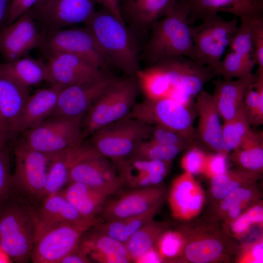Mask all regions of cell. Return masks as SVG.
<instances>
[{"mask_svg": "<svg viewBox=\"0 0 263 263\" xmlns=\"http://www.w3.org/2000/svg\"><path fill=\"white\" fill-rule=\"evenodd\" d=\"M84 24L109 69L135 76L141 69L137 40L126 24L102 7Z\"/></svg>", "mask_w": 263, "mask_h": 263, "instance_id": "obj_1", "label": "cell"}, {"mask_svg": "<svg viewBox=\"0 0 263 263\" xmlns=\"http://www.w3.org/2000/svg\"><path fill=\"white\" fill-rule=\"evenodd\" d=\"M188 13L185 0H176L170 11L151 26L144 49V58L150 65L166 58L178 56L194 60Z\"/></svg>", "mask_w": 263, "mask_h": 263, "instance_id": "obj_2", "label": "cell"}, {"mask_svg": "<svg viewBox=\"0 0 263 263\" xmlns=\"http://www.w3.org/2000/svg\"><path fill=\"white\" fill-rule=\"evenodd\" d=\"M180 225L186 244L179 261L183 263L234 262L240 243L228 235L221 225L208 216Z\"/></svg>", "mask_w": 263, "mask_h": 263, "instance_id": "obj_3", "label": "cell"}, {"mask_svg": "<svg viewBox=\"0 0 263 263\" xmlns=\"http://www.w3.org/2000/svg\"><path fill=\"white\" fill-rule=\"evenodd\" d=\"M16 190L0 202V245L13 262L30 260L35 241L34 207L18 196Z\"/></svg>", "mask_w": 263, "mask_h": 263, "instance_id": "obj_4", "label": "cell"}, {"mask_svg": "<svg viewBox=\"0 0 263 263\" xmlns=\"http://www.w3.org/2000/svg\"><path fill=\"white\" fill-rule=\"evenodd\" d=\"M139 90L135 76L115 77L83 117L81 125L85 138L102 127L127 116L136 103Z\"/></svg>", "mask_w": 263, "mask_h": 263, "instance_id": "obj_5", "label": "cell"}, {"mask_svg": "<svg viewBox=\"0 0 263 263\" xmlns=\"http://www.w3.org/2000/svg\"><path fill=\"white\" fill-rule=\"evenodd\" d=\"M201 21L199 25L190 26L194 60L208 67L216 76H219L222 56L239 24L238 18L227 20L216 14Z\"/></svg>", "mask_w": 263, "mask_h": 263, "instance_id": "obj_6", "label": "cell"}, {"mask_svg": "<svg viewBox=\"0 0 263 263\" xmlns=\"http://www.w3.org/2000/svg\"><path fill=\"white\" fill-rule=\"evenodd\" d=\"M152 126L126 116L97 130L90 144L101 156L113 162L129 158L142 141L150 136Z\"/></svg>", "mask_w": 263, "mask_h": 263, "instance_id": "obj_7", "label": "cell"}, {"mask_svg": "<svg viewBox=\"0 0 263 263\" xmlns=\"http://www.w3.org/2000/svg\"><path fill=\"white\" fill-rule=\"evenodd\" d=\"M81 122L79 119L50 116L22 133L19 142L38 151L55 154L84 140Z\"/></svg>", "mask_w": 263, "mask_h": 263, "instance_id": "obj_8", "label": "cell"}, {"mask_svg": "<svg viewBox=\"0 0 263 263\" xmlns=\"http://www.w3.org/2000/svg\"><path fill=\"white\" fill-rule=\"evenodd\" d=\"M191 107L168 97L145 99L135 103L128 115L151 126L159 125L178 132L196 141Z\"/></svg>", "mask_w": 263, "mask_h": 263, "instance_id": "obj_9", "label": "cell"}, {"mask_svg": "<svg viewBox=\"0 0 263 263\" xmlns=\"http://www.w3.org/2000/svg\"><path fill=\"white\" fill-rule=\"evenodd\" d=\"M13 151L15 168L12 178L15 189L28 197L40 201L52 154L31 149L19 141Z\"/></svg>", "mask_w": 263, "mask_h": 263, "instance_id": "obj_10", "label": "cell"}, {"mask_svg": "<svg viewBox=\"0 0 263 263\" xmlns=\"http://www.w3.org/2000/svg\"><path fill=\"white\" fill-rule=\"evenodd\" d=\"M46 56L56 53L74 55L105 71L109 68L88 29L62 28L45 33L40 47Z\"/></svg>", "mask_w": 263, "mask_h": 263, "instance_id": "obj_11", "label": "cell"}, {"mask_svg": "<svg viewBox=\"0 0 263 263\" xmlns=\"http://www.w3.org/2000/svg\"><path fill=\"white\" fill-rule=\"evenodd\" d=\"M95 0H44L32 12L44 33L85 23L95 11Z\"/></svg>", "mask_w": 263, "mask_h": 263, "instance_id": "obj_12", "label": "cell"}, {"mask_svg": "<svg viewBox=\"0 0 263 263\" xmlns=\"http://www.w3.org/2000/svg\"><path fill=\"white\" fill-rule=\"evenodd\" d=\"M91 227L64 224L48 229L36 239L30 260L34 263H59L78 248L83 235Z\"/></svg>", "mask_w": 263, "mask_h": 263, "instance_id": "obj_13", "label": "cell"}, {"mask_svg": "<svg viewBox=\"0 0 263 263\" xmlns=\"http://www.w3.org/2000/svg\"><path fill=\"white\" fill-rule=\"evenodd\" d=\"M31 9L0 31V53L4 62H11L41 47L45 33L40 29Z\"/></svg>", "mask_w": 263, "mask_h": 263, "instance_id": "obj_14", "label": "cell"}, {"mask_svg": "<svg viewBox=\"0 0 263 263\" xmlns=\"http://www.w3.org/2000/svg\"><path fill=\"white\" fill-rule=\"evenodd\" d=\"M47 57V82L62 89L95 81L109 72L70 54L56 53Z\"/></svg>", "mask_w": 263, "mask_h": 263, "instance_id": "obj_15", "label": "cell"}, {"mask_svg": "<svg viewBox=\"0 0 263 263\" xmlns=\"http://www.w3.org/2000/svg\"><path fill=\"white\" fill-rule=\"evenodd\" d=\"M155 64L167 76L171 87L170 92L178 90L194 97L216 76L208 67L183 56L166 58Z\"/></svg>", "mask_w": 263, "mask_h": 263, "instance_id": "obj_16", "label": "cell"}, {"mask_svg": "<svg viewBox=\"0 0 263 263\" xmlns=\"http://www.w3.org/2000/svg\"><path fill=\"white\" fill-rule=\"evenodd\" d=\"M166 196V188L161 185L132 188L107 201L100 214L103 221L138 215L163 205Z\"/></svg>", "mask_w": 263, "mask_h": 263, "instance_id": "obj_17", "label": "cell"}, {"mask_svg": "<svg viewBox=\"0 0 263 263\" xmlns=\"http://www.w3.org/2000/svg\"><path fill=\"white\" fill-rule=\"evenodd\" d=\"M115 78L108 72L95 81L62 89L51 116L82 120L93 104Z\"/></svg>", "mask_w": 263, "mask_h": 263, "instance_id": "obj_18", "label": "cell"}, {"mask_svg": "<svg viewBox=\"0 0 263 263\" xmlns=\"http://www.w3.org/2000/svg\"><path fill=\"white\" fill-rule=\"evenodd\" d=\"M205 200V191L193 174L184 171L173 180L168 202L174 219L184 222L194 219L201 212Z\"/></svg>", "mask_w": 263, "mask_h": 263, "instance_id": "obj_19", "label": "cell"}, {"mask_svg": "<svg viewBox=\"0 0 263 263\" xmlns=\"http://www.w3.org/2000/svg\"><path fill=\"white\" fill-rule=\"evenodd\" d=\"M40 201L39 207L34 208L35 240L45 231L62 224L92 227L102 221L90 220L82 217L67 200L61 190L48 194Z\"/></svg>", "mask_w": 263, "mask_h": 263, "instance_id": "obj_20", "label": "cell"}, {"mask_svg": "<svg viewBox=\"0 0 263 263\" xmlns=\"http://www.w3.org/2000/svg\"><path fill=\"white\" fill-rule=\"evenodd\" d=\"M70 182H80L110 196L124 186L113 163L102 156L83 160L71 169Z\"/></svg>", "mask_w": 263, "mask_h": 263, "instance_id": "obj_21", "label": "cell"}, {"mask_svg": "<svg viewBox=\"0 0 263 263\" xmlns=\"http://www.w3.org/2000/svg\"><path fill=\"white\" fill-rule=\"evenodd\" d=\"M101 156L90 143L84 141L51 155L45 188L41 200L45 196L60 191L69 182L70 173L79 162Z\"/></svg>", "mask_w": 263, "mask_h": 263, "instance_id": "obj_22", "label": "cell"}, {"mask_svg": "<svg viewBox=\"0 0 263 263\" xmlns=\"http://www.w3.org/2000/svg\"><path fill=\"white\" fill-rule=\"evenodd\" d=\"M124 186L132 188L161 185L169 174L171 162L132 158L113 162Z\"/></svg>", "mask_w": 263, "mask_h": 263, "instance_id": "obj_23", "label": "cell"}, {"mask_svg": "<svg viewBox=\"0 0 263 263\" xmlns=\"http://www.w3.org/2000/svg\"><path fill=\"white\" fill-rule=\"evenodd\" d=\"M176 0H120L123 21L135 35L146 34L157 20L168 14Z\"/></svg>", "mask_w": 263, "mask_h": 263, "instance_id": "obj_24", "label": "cell"}, {"mask_svg": "<svg viewBox=\"0 0 263 263\" xmlns=\"http://www.w3.org/2000/svg\"><path fill=\"white\" fill-rule=\"evenodd\" d=\"M195 97V106L199 116L195 130L196 139L214 152L229 154L223 142L221 118L212 94L203 90Z\"/></svg>", "mask_w": 263, "mask_h": 263, "instance_id": "obj_25", "label": "cell"}, {"mask_svg": "<svg viewBox=\"0 0 263 263\" xmlns=\"http://www.w3.org/2000/svg\"><path fill=\"white\" fill-rule=\"evenodd\" d=\"M61 89L51 85L30 94L12 126L11 134L22 133L51 116Z\"/></svg>", "mask_w": 263, "mask_h": 263, "instance_id": "obj_26", "label": "cell"}, {"mask_svg": "<svg viewBox=\"0 0 263 263\" xmlns=\"http://www.w3.org/2000/svg\"><path fill=\"white\" fill-rule=\"evenodd\" d=\"M188 9V23L225 12L240 18L263 13V0H184Z\"/></svg>", "mask_w": 263, "mask_h": 263, "instance_id": "obj_27", "label": "cell"}, {"mask_svg": "<svg viewBox=\"0 0 263 263\" xmlns=\"http://www.w3.org/2000/svg\"><path fill=\"white\" fill-rule=\"evenodd\" d=\"M83 235L78 248L92 262L128 263L132 260L125 244L103 234L92 226Z\"/></svg>", "mask_w": 263, "mask_h": 263, "instance_id": "obj_28", "label": "cell"}, {"mask_svg": "<svg viewBox=\"0 0 263 263\" xmlns=\"http://www.w3.org/2000/svg\"><path fill=\"white\" fill-rule=\"evenodd\" d=\"M256 74L242 79L226 80L218 78L212 81L214 102L224 121L233 117L243 105L248 86L255 82Z\"/></svg>", "mask_w": 263, "mask_h": 263, "instance_id": "obj_29", "label": "cell"}, {"mask_svg": "<svg viewBox=\"0 0 263 263\" xmlns=\"http://www.w3.org/2000/svg\"><path fill=\"white\" fill-rule=\"evenodd\" d=\"M262 196L257 183L243 186L212 204L207 216L221 225L227 224L261 200Z\"/></svg>", "mask_w": 263, "mask_h": 263, "instance_id": "obj_30", "label": "cell"}, {"mask_svg": "<svg viewBox=\"0 0 263 263\" xmlns=\"http://www.w3.org/2000/svg\"><path fill=\"white\" fill-rule=\"evenodd\" d=\"M61 191L82 217L93 220H100L96 216L101 213L109 196L96 188L77 182H69Z\"/></svg>", "mask_w": 263, "mask_h": 263, "instance_id": "obj_31", "label": "cell"}, {"mask_svg": "<svg viewBox=\"0 0 263 263\" xmlns=\"http://www.w3.org/2000/svg\"><path fill=\"white\" fill-rule=\"evenodd\" d=\"M0 73L29 89L48 80L46 63L28 55L13 61L0 63Z\"/></svg>", "mask_w": 263, "mask_h": 263, "instance_id": "obj_32", "label": "cell"}, {"mask_svg": "<svg viewBox=\"0 0 263 263\" xmlns=\"http://www.w3.org/2000/svg\"><path fill=\"white\" fill-rule=\"evenodd\" d=\"M30 94V89L0 73V127L11 135L12 126Z\"/></svg>", "mask_w": 263, "mask_h": 263, "instance_id": "obj_33", "label": "cell"}, {"mask_svg": "<svg viewBox=\"0 0 263 263\" xmlns=\"http://www.w3.org/2000/svg\"><path fill=\"white\" fill-rule=\"evenodd\" d=\"M231 153L230 158L237 168L262 174L263 132L251 130L240 146Z\"/></svg>", "mask_w": 263, "mask_h": 263, "instance_id": "obj_34", "label": "cell"}, {"mask_svg": "<svg viewBox=\"0 0 263 263\" xmlns=\"http://www.w3.org/2000/svg\"><path fill=\"white\" fill-rule=\"evenodd\" d=\"M262 174L237 168L227 170L210 180L209 197L212 204L243 186L257 183Z\"/></svg>", "mask_w": 263, "mask_h": 263, "instance_id": "obj_35", "label": "cell"}, {"mask_svg": "<svg viewBox=\"0 0 263 263\" xmlns=\"http://www.w3.org/2000/svg\"><path fill=\"white\" fill-rule=\"evenodd\" d=\"M162 205L142 214L95 224L93 227L97 231L125 244L129 238L138 229L153 220Z\"/></svg>", "mask_w": 263, "mask_h": 263, "instance_id": "obj_36", "label": "cell"}, {"mask_svg": "<svg viewBox=\"0 0 263 263\" xmlns=\"http://www.w3.org/2000/svg\"><path fill=\"white\" fill-rule=\"evenodd\" d=\"M170 225L168 222L152 220L135 232L125 243L132 262L138 263L144 254L154 248L160 236Z\"/></svg>", "mask_w": 263, "mask_h": 263, "instance_id": "obj_37", "label": "cell"}, {"mask_svg": "<svg viewBox=\"0 0 263 263\" xmlns=\"http://www.w3.org/2000/svg\"><path fill=\"white\" fill-rule=\"evenodd\" d=\"M140 90L146 99L168 97L171 90L170 82L163 70L156 64L140 69L135 75Z\"/></svg>", "mask_w": 263, "mask_h": 263, "instance_id": "obj_38", "label": "cell"}, {"mask_svg": "<svg viewBox=\"0 0 263 263\" xmlns=\"http://www.w3.org/2000/svg\"><path fill=\"white\" fill-rule=\"evenodd\" d=\"M230 237L240 243L256 228L263 229V203L261 200L244 210L231 222L221 225Z\"/></svg>", "mask_w": 263, "mask_h": 263, "instance_id": "obj_39", "label": "cell"}, {"mask_svg": "<svg viewBox=\"0 0 263 263\" xmlns=\"http://www.w3.org/2000/svg\"><path fill=\"white\" fill-rule=\"evenodd\" d=\"M256 78L248 87L243 105L250 126L263 124V71L257 70Z\"/></svg>", "mask_w": 263, "mask_h": 263, "instance_id": "obj_40", "label": "cell"}, {"mask_svg": "<svg viewBox=\"0 0 263 263\" xmlns=\"http://www.w3.org/2000/svg\"><path fill=\"white\" fill-rule=\"evenodd\" d=\"M186 244L184 232L179 227H169L160 236L155 247L162 263H179Z\"/></svg>", "mask_w": 263, "mask_h": 263, "instance_id": "obj_41", "label": "cell"}, {"mask_svg": "<svg viewBox=\"0 0 263 263\" xmlns=\"http://www.w3.org/2000/svg\"><path fill=\"white\" fill-rule=\"evenodd\" d=\"M250 126L243 105L233 117L224 121L222 137L228 153L240 146L252 130Z\"/></svg>", "mask_w": 263, "mask_h": 263, "instance_id": "obj_42", "label": "cell"}, {"mask_svg": "<svg viewBox=\"0 0 263 263\" xmlns=\"http://www.w3.org/2000/svg\"><path fill=\"white\" fill-rule=\"evenodd\" d=\"M185 150L180 147L166 145L151 139L145 140L138 144L129 158L172 162Z\"/></svg>", "mask_w": 263, "mask_h": 263, "instance_id": "obj_43", "label": "cell"}, {"mask_svg": "<svg viewBox=\"0 0 263 263\" xmlns=\"http://www.w3.org/2000/svg\"><path fill=\"white\" fill-rule=\"evenodd\" d=\"M255 65L253 60L229 50L221 61L219 75L226 80L244 78L252 74Z\"/></svg>", "mask_w": 263, "mask_h": 263, "instance_id": "obj_44", "label": "cell"}, {"mask_svg": "<svg viewBox=\"0 0 263 263\" xmlns=\"http://www.w3.org/2000/svg\"><path fill=\"white\" fill-rule=\"evenodd\" d=\"M257 14L239 18L240 22L228 47L230 50L252 60V25L254 17Z\"/></svg>", "mask_w": 263, "mask_h": 263, "instance_id": "obj_45", "label": "cell"}, {"mask_svg": "<svg viewBox=\"0 0 263 263\" xmlns=\"http://www.w3.org/2000/svg\"><path fill=\"white\" fill-rule=\"evenodd\" d=\"M150 139L168 146H177L185 150L197 145L196 141L184 136L171 129L159 126H152Z\"/></svg>", "mask_w": 263, "mask_h": 263, "instance_id": "obj_46", "label": "cell"}, {"mask_svg": "<svg viewBox=\"0 0 263 263\" xmlns=\"http://www.w3.org/2000/svg\"><path fill=\"white\" fill-rule=\"evenodd\" d=\"M234 262L262 263L263 262V234L248 242L240 243Z\"/></svg>", "mask_w": 263, "mask_h": 263, "instance_id": "obj_47", "label": "cell"}, {"mask_svg": "<svg viewBox=\"0 0 263 263\" xmlns=\"http://www.w3.org/2000/svg\"><path fill=\"white\" fill-rule=\"evenodd\" d=\"M207 153L197 145L188 149L180 160V166L184 171L193 175L202 174L204 170Z\"/></svg>", "mask_w": 263, "mask_h": 263, "instance_id": "obj_48", "label": "cell"}, {"mask_svg": "<svg viewBox=\"0 0 263 263\" xmlns=\"http://www.w3.org/2000/svg\"><path fill=\"white\" fill-rule=\"evenodd\" d=\"M16 190L6 149H0V202L8 199Z\"/></svg>", "mask_w": 263, "mask_h": 263, "instance_id": "obj_49", "label": "cell"}, {"mask_svg": "<svg viewBox=\"0 0 263 263\" xmlns=\"http://www.w3.org/2000/svg\"><path fill=\"white\" fill-rule=\"evenodd\" d=\"M253 60L258 69L263 71V14L254 17L252 25Z\"/></svg>", "mask_w": 263, "mask_h": 263, "instance_id": "obj_50", "label": "cell"}, {"mask_svg": "<svg viewBox=\"0 0 263 263\" xmlns=\"http://www.w3.org/2000/svg\"><path fill=\"white\" fill-rule=\"evenodd\" d=\"M224 152L207 153L202 175L210 180L226 172L227 169V155Z\"/></svg>", "mask_w": 263, "mask_h": 263, "instance_id": "obj_51", "label": "cell"}, {"mask_svg": "<svg viewBox=\"0 0 263 263\" xmlns=\"http://www.w3.org/2000/svg\"><path fill=\"white\" fill-rule=\"evenodd\" d=\"M40 0H11L8 24L32 9Z\"/></svg>", "mask_w": 263, "mask_h": 263, "instance_id": "obj_52", "label": "cell"}, {"mask_svg": "<svg viewBox=\"0 0 263 263\" xmlns=\"http://www.w3.org/2000/svg\"><path fill=\"white\" fill-rule=\"evenodd\" d=\"M96 3L107 10L121 22L125 23L120 12V0H95Z\"/></svg>", "mask_w": 263, "mask_h": 263, "instance_id": "obj_53", "label": "cell"}, {"mask_svg": "<svg viewBox=\"0 0 263 263\" xmlns=\"http://www.w3.org/2000/svg\"><path fill=\"white\" fill-rule=\"evenodd\" d=\"M92 262L90 258L78 248L64 257L59 263H88Z\"/></svg>", "mask_w": 263, "mask_h": 263, "instance_id": "obj_54", "label": "cell"}, {"mask_svg": "<svg viewBox=\"0 0 263 263\" xmlns=\"http://www.w3.org/2000/svg\"><path fill=\"white\" fill-rule=\"evenodd\" d=\"M11 0H0V31L8 25Z\"/></svg>", "mask_w": 263, "mask_h": 263, "instance_id": "obj_55", "label": "cell"}, {"mask_svg": "<svg viewBox=\"0 0 263 263\" xmlns=\"http://www.w3.org/2000/svg\"><path fill=\"white\" fill-rule=\"evenodd\" d=\"M138 263H162V261L154 247L144 254Z\"/></svg>", "mask_w": 263, "mask_h": 263, "instance_id": "obj_56", "label": "cell"}, {"mask_svg": "<svg viewBox=\"0 0 263 263\" xmlns=\"http://www.w3.org/2000/svg\"><path fill=\"white\" fill-rule=\"evenodd\" d=\"M11 135L0 127V149H6L7 142Z\"/></svg>", "mask_w": 263, "mask_h": 263, "instance_id": "obj_57", "label": "cell"}, {"mask_svg": "<svg viewBox=\"0 0 263 263\" xmlns=\"http://www.w3.org/2000/svg\"><path fill=\"white\" fill-rule=\"evenodd\" d=\"M13 262L9 255L0 245V263H11Z\"/></svg>", "mask_w": 263, "mask_h": 263, "instance_id": "obj_58", "label": "cell"}, {"mask_svg": "<svg viewBox=\"0 0 263 263\" xmlns=\"http://www.w3.org/2000/svg\"><path fill=\"white\" fill-rule=\"evenodd\" d=\"M44 0H40L37 4H36L35 6L38 5V4L40 3V2H41L42 1H43Z\"/></svg>", "mask_w": 263, "mask_h": 263, "instance_id": "obj_59", "label": "cell"}]
</instances>
